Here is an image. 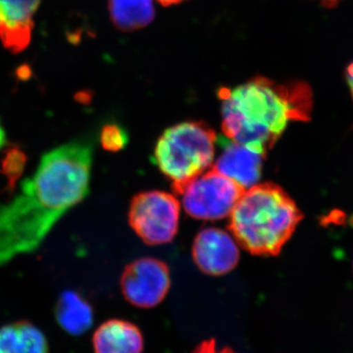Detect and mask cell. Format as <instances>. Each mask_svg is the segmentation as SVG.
<instances>
[{
	"label": "cell",
	"mask_w": 353,
	"mask_h": 353,
	"mask_svg": "<svg viewBox=\"0 0 353 353\" xmlns=\"http://www.w3.org/2000/svg\"><path fill=\"white\" fill-rule=\"evenodd\" d=\"M109 10L114 24L124 32L145 27L155 16L152 0H109Z\"/></svg>",
	"instance_id": "obj_14"
},
{
	"label": "cell",
	"mask_w": 353,
	"mask_h": 353,
	"mask_svg": "<svg viewBox=\"0 0 353 353\" xmlns=\"http://www.w3.org/2000/svg\"><path fill=\"white\" fill-rule=\"evenodd\" d=\"M157 1L159 2L161 6H171L181 3V2L185 1V0H157Z\"/></svg>",
	"instance_id": "obj_20"
},
{
	"label": "cell",
	"mask_w": 353,
	"mask_h": 353,
	"mask_svg": "<svg viewBox=\"0 0 353 353\" xmlns=\"http://www.w3.org/2000/svg\"><path fill=\"white\" fill-rule=\"evenodd\" d=\"M92 347L94 353H143V336L132 323L111 319L94 332Z\"/></svg>",
	"instance_id": "obj_11"
},
{
	"label": "cell",
	"mask_w": 353,
	"mask_h": 353,
	"mask_svg": "<svg viewBox=\"0 0 353 353\" xmlns=\"http://www.w3.org/2000/svg\"><path fill=\"white\" fill-rule=\"evenodd\" d=\"M26 157L24 152L18 148H11L7 152L6 158L2 161V171L9 182L19 178L25 168Z\"/></svg>",
	"instance_id": "obj_16"
},
{
	"label": "cell",
	"mask_w": 353,
	"mask_h": 353,
	"mask_svg": "<svg viewBox=\"0 0 353 353\" xmlns=\"http://www.w3.org/2000/svg\"><path fill=\"white\" fill-rule=\"evenodd\" d=\"M221 141L222 153L211 168L231 179L245 190L257 185L261 178L262 164L266 157L225 136Z\"/></svg>",
	"instance_id": "obj_9"
},
{
	"label": "cell",
	"mask_w": 353,
	"mask_h": 353,
	"mask_svg": "<svg viewBox=\"0 0 353 353\" xmlns=\"http://www.w3.org/2000/svg\"><path fill=\"white\" fill-rule=\"evenodd\" d=\"M217 134L204 122L188 121L168 128L158 139L157 166L181 194L190 181L212 167Z\"/></svg>",
	"instance_id": "obj_4"
},
{
	"label": "cell",
	"mask_w": 353,
	"mask_h": 353,
	"mask_svg": "<svg viewBox=\"0 0 353 353\" xmlns=\"http://www.w3.org/2000/svg\"><path fill=\"white\" fill-rule=\"evenodd\" d=\"M321 3L325 7H328V8H333V7L338 6L339 2L341 0H320Z\"/></svg>",
	"instance_id": "obj_21"
},
{
	"label": "cell",
	"mask_w": 353,
	"mask_h": 353,
	"mask_svg": "<svg viewBox=\"0 0 353 353\" xmlns=\"http://www.w3.org/2000/svg\"><path fill=\"white\" fill-rule=\"evenodd\" d=\"M245 189L213 168L190 181L181 192L185 212L199 220L224 219L231 214Z\"/></svg>",
	"instance_id": "obj_5"
},
{
	"label": "cell",
	"mask_w": 353,
	"mask_h": 353,
	"mask_svg": "<svg viewBox=\"0 0 353 353\" xmlns=\"http://www.w3.org/2000/svg\"><path fill=\"white\" fill-rule=\"evenodd\" d=\"M41 0H0V41L13 52L31 41L32 18Z\"/></svg>",
	"instance_id": "obj_10"
},
{
	"label": "cell",
	"mask_w": 353,
	"mask_h": 353,
	"mask_svg": "<svg viewBox=\"0 0 353 353\" xmlns=\"http://www.w3.org/2000/svg\"><path fill=\"white\" fill-rule=\"evenodd\" d=\"M58 324L72 336H81L94 323V310L78 292L67 290L60 296L55 308Z\"/></svg>",
	"instance_id": "obj_13"
},
{
	"label": "cell",
	"mask_w": 353,
	"mask_h": 353,
	"mask_svg": "<svg viewBox=\"0 0 353 353\" xmlns=\"http://www.w3.org/2000/svg\"><path fill=\"white\" fill-rule=\"evenodd\" d=\"M192 353H236L232 348H218L215 340L202 341L201 345H197Z\"/></svg>",
	"instance_id": "obj_17"
},
{
	"label": "cell",
	"mask_w": 353,
	"mask_h": 353,
	"mask_svg": "<svg viewBox=\"0 0 353 353\" xmlns=\"http://www.w3.org/2000/svg\"><path fill=\"white\" fill-rule=\"evenodd\" d=\"M230 217V231L246 252L276 256L292 238L303 214L284 189L273 183L245 190Z\"/></svg>",
	"instance_id": "obj_3"
},
{
	"label": "cell",
	"mask_w": 353,
	"mask_h": 353,
	"mask_svg": "<svg viewBox=\"0 0 353 353\" xmlns=\"http://www.w3.org/2000/svg\"><path fill=\"white\" fill-rule=\"evenodd\" d=\"M347 80L348 85H350V90L353 97V62L350 64L347 69Z\"/></svg>",
	"instance_id": "obj_18"
},
{
	"label": "cell",
	"mask_w": 353,
	"mask_h": 353,
	"mask_svg": "<svg viewBox=\"0 0 353 353\" xmlns=\"http://www.w3.org/2000/svg\"><path fill=\"white\" fill-rule=\"evenodd\" d=\"M0 353H48V343L32 323L13 322L0 328Z\"/></svg>",
	"instance_id": "obj_12"
},
{
	"label": "cell",
	"mask_w": 353,
	"mask_h": 353,
	"mask_svg": "<svg viewBox=\"0 0 353 353\" xmlns=\"http://www.w3.org/2000/svg\"><path fill=\"white\" fill-rule=\"evenodd\" d=\"M6 134L4 131V128L0 122V150L6 145Z\"/></svg>",
	"instance_id": "obj_19"
},
{
	"label": "cell",
	"mask_w": 353,
	"mask_h": 353,
	"mask_svg": "<svg viewBox=\"0 0 353 353\" xmlns=\"http://www.w3.org/2000/svg\"><path fill=\"white\" fill-rule=\"evenodd\" d=\"M101 141L104 150L109 152H118L126 146L128 134L119 125H106L102 129Z\"/></svg>",
	"instance_id": "obj_15"
},
{
	"label": "cell",
	"mask_w": 353,
	"mask_h": 353,
	"mask_svg": "<svg viewBox=\"0 0 353 353\" xmlns=\"http://www.w3.org/2000/svg\"><path fill=\"white\" fill-rule=\"evenodd\" d=\"M92 146L72 141L41 157L19 194L0 205V265L34 252L67 212L88 196Z\"/></svg>",
	"instance_id": "obj_1"
},
{
	"label": "cell",
	"mask_w": 353,
	"mask_h": 353,
	"mask_svg": "<svg viewBox=\"0 0 353 353\" xmlns=\"http://www.w3.org/2000/svg\"><path fill=\"white\" fill-rule=\"evenodd\" d=\"M180 208V202L168 192H141L132 199L130 225L148 245L170 243L178 232Z\"/></svg>",
	"instance_id": "obj_6"
},
{
	"label": "cell",
	"mask_w": 353,
	"mask_h": 353,
	"mask_svg": "<svg viewBox=\"0 0 353 353\" xmlns=\"http://www.w3.org/2000/svg\"><path fill=\"white\" fill-rule=\"evenodd\" d=\"M194 262L203 273L225 275L240 260L238 243L223 230L208 228L197 234L192 246Z\"/></svg>",
	"instance_id": "obj_8"
},
{
	"label": "cell",
	"mask_w": 353,
	"mask_h": 353,
	"mask_svg": "<svg viewBox=\"0 0 353 353\" xmlns=\"http://www.w3.org/2000/svg\"><path fill=\"white\" fill-rule=\"evenodd\" d=\"M170 272L161 260L141 259L125 268L121 288L125 299L132 305L152 308L165 299L170 289Z\"/></svg>",
	"instance_id": "obj_7"
},
{
	"label": "cell",
	"mask_w": 353,
	"mask_h": 353,
	"mask_svg": "<svg viewBox=\"0 0 353 353\" xmlns=\"http://www.w3.org/2000/svg\"><path fill=\"white\" fill-rule=\"evenodd\" d=\"M222 131L226 138L267 157L292 121L310 120L312 90L306 83L279 85L256 77L219 90Z\"/></svg>",
	"instance_id": "obj_2"
}]
</instances>
